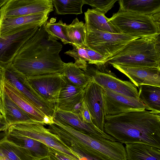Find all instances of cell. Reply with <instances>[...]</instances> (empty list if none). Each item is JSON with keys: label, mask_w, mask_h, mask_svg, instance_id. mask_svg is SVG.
Wrapping results in <instances>:
<instances>
[{"label": "cell", "mask_w": 160, "mask_h": 160, "mask_svg": "<svg viewBox=\"0 0 160 160\" xmlns=\"http://www.w3.org/2000/svg\"><path fill=\"white\" fill-rule=\"evenodd\" d=\"M46 23L23 44L12 62L26 78L62 73L64 62L59 53L62 46L45 31Z\"/></svg>", "instance_id": "cell-1"}, {"label": "cell", "mask_w": 160, "mask_h": 160, "mask_svg": "<svg viewBox=\"0 0 160 160\" xmlns=\"http://www.w3.org/2000/svg\"><path fill=\"white\" fill-rule=\"evenodd\" d=\"M104 131L122 144L142 143L160 148V115L146 110L105 116Z\"/></svg>", "instance_id": "cell-2"}, {"label": "cell", "mask_w": 160, "mask_h": 160, "mask_svg": "<svg viewBox=\"0 0 160 160\" xmlns=\"http://www.w3.org/2000/svg\"><path fill=\"white\" fill-rule=\"evenodd\" d=\"M107 62L111 65L160 68V34L130 42Z\"/></svg>", "instance_id": "cell-3"}, {"label": "cell", "mask_w": 160, "mask_h": 160, "mask_svg": "<svg viewBox=\"0 0 160 160\" xmlns=\"http://www.w3.org/2000/svg\"><path fill=\"white\" fill-rule=\"evenodd\" d=\"M109 21L121 33L136 38L160 34V12L150 16L119 10Z\"/></svg>", "instance_id": "cell-4"}, {"label": "cell", "mask_w": 160, "mask_h": 160, "mask_svg": "<svg viewBox=\"0 0 160 160\" xmlns=\"http://www.w3.org/2000/svg\"><path fill=\"white\" fill-rule=\"evenodd\" d=\"M39 122H19L8 126V128L26 137L37 140L71 160H79L78 155L67 145L62 143L55 135Z\"/></svg>", "instance_id": "cell-5"}, {"label": "cell", "mask_w": 160, "mask_h": 160, "mask_svg": "<svg viewBox=\"0 0 160 160\" xmlns=\"http://www.w3.org/2000/svg\"><path fill=\"white\" fill-rule=\"evenodd\" d=\"M108 64L107 62L98 65L88 64L83 72L86 75L90 78L91 81L103 88L138 99L137 87L130 82L123 80L118 78L108 69Z\"/></svg>", "instance_id": "cell-6"}, {"label": "cell", "mask_w": 160, "mask_h": 160, "mask_svg": "<svg viewBox=\"0 0 160 160\" xmlns=\"http://www.w3.org/2000/svg\"><path fill=\"white\" fill-rule=\"evenodd\" d=\"M137 38L122 33L86 29L85 43L89 48L98 53L108 60L128 43Z\"/></svg>", "instance_id": "cell-7"}, {"label": "cell", "mask_w": 160, "mask_h": 160, "mask_svg": "<svg viewBox=\"0 0 160 160\" xmlns=\"http://www.w3.org/2000/svg\"><path fill=\"white\" fill-rule=\"evenodd\" d=\"M3 68L4 78L32 104L46 116L53 119L54 108L35 93L28 82L26 77L14 67L12 63Z\"/></svg>", "instance_id": "cell-8"}, {"label": "cell", "mask_w": 160, "mask_h": 160, "mask_svg": "<svg viewBox=\"0 0 160 160\" xmlns=\"http://www.w3.org/2000/svg\"><path fill=\"white\" fill-rule=\"evenodd\" d=\"M26 78L35 93L54 108L64 82L62 74H43Z\"/></svg>", "instance_id": "cell-9"}, {"label": "cell", "mask_w": 160, "mask_h": 160, "mask_svg": "<svg viewBox=\"0 0 160 160\" xmlns=\"http://www.w3.org/2000/svg\"><path fill=\"white\" fill-rule=\"evenodd\" d=\"M53 10L52 0H8L0 9V19L49 13Z\"/></svg>", "instance_id": "cell-10"}, {"label": "cell", "mask_w": 160, "mask_h": 160, "mask_svg": "<svg viewBox=\"0 0 160 160\" xmlns=\"http://www.w3.org/2000/svg\"><path fill=\"white\" fill-rule=\"evenodd\" d=\"M83 99L93 123L99 129L104 132L103 89L91 81L84 89Z\"/></svg>", "instance_id": "cell-11"}, {"label": "cell", "mask_w": 160, "mask_h": 160, "mask_svg": "<svg viewBox=\"0 0 160 160\" xmlns=\"http://www.w3.org/2000/svg\"><path fill=\"white\" fill-rule=\"evenodd\" d=\"M41 26H37L11 36L0 37V66L3 68L12 63L21 48Z\"/></svg>", "instance_id": "cell-12"}, {"label": "cell", "mask_w": 160, "mask_h": 160, "mask_svg": "<svg viewBox=\"0 0 160 160\" xmlns=\"http://www.w3.org/2000/svg\"><path fill=\"white\" fill-rule=\"evenodd\" d=\"M49 14L42 13L0 19V37L11 36L37 26H41L47 22Z\"/></svg>", "instance_id": "cell-13"}, {"label": "cell", "mask_w": 160, "mask_h": 160, "mask_svg": "<svg viewBox=\"0 0 160 160\" xmlns=\"http://www.w3.org/2000/svg\"><path fill=\"white\" fill-rule=\"evenodd\" d=\"M103 97L105 116L118 114L130 110H145L144 105L139 99L110 90L103 89Z\"/></svg>", "instance_id": "cell-14"}, {"label": "cell", "mask_w": 160, "mask_h": 160, "mask_svg": "<svg viewBox=\"0 0 160 160\" xmlns=\"http://www.w3.org/2000/svg\"><path fill=\"white\" fill-rule=\"evenodd\" d=\"M111 65L126 75L137 87L141 85L160 87V68Z\"/></svg>", "instance_id": "cell-15"}, {"label": "cell", "mask_w": 160, "mask_h": 160, "mask_svg": "<svg viewBox=\"0 0 160 160\" xmlns=\"http://www.w3.org/2000/svg\"><path fill=\"white\" fill-rule=\"evenodd\" d=\"M4 89L10 98L33 119L44 125L54 123L53 119L46 116L32 104L20 92L3 77Z\"/></svg>", "instance_id": "cell-16"}, {"label": "cell", "mask_w": 160, "mask_h": 160, "mask_svg": "<svg viewBox=\"0 0 160 160\" xmlns=\"http://www.w3.org/2000/svg\"><path fill=\"white\" fill-rule=\"evenodd\" d=\"M53 120L82 132L92 135L115 140L104 132L84 122L78 115L71 112L61 110L55 106Z\"/></svg>", "instance_id": "cell-17"}, {"label": "cell", "mask_w": 160, "mask_h": 160, "mask_svg": "<svg viewBox=\"0 0 160 160\" xmlns=\"http://www.w3.org/2000/svg\"><path fill=\"white\" fill-rule=\"evenodd\" d=\"M63 77L64 82L55 106L62 110L72 112L75 106L83 99L84 89Z\"/></svg>", "instance_id": "cell-18"}, {"label": "cell", "mask_w": 160, "mask_h": 160, "mask_svg": "<svg viewBox=\"0 0 160 160\" xmlns=\"http://www.w3.org/2000/svg\"><path fill=\"white\" fill-rule=\"evenodd\" d=\"M1 99L4 111V118L8 126L17 122H38L33 119L10 98L4 87Z\"/></svg>", "instance_id": "cell-19"}, {"label": "cell", "mask_w": 160, "mask_h": 160, "mask_svg": "<svg viewBox=\"0 0 160 160\" xmlns=\"http://www.w3.org/2000/svg\"><path fill=\"white\" fill-rule=\"evenodd\" d=\"M84 15L85 29H95L114 33H121L109 21V18L97 9H88Z\"/></svg>", "instance_id": "cell-20"}, {"label": "cell", "mask_w": 160, "mask_h": 160, "mask_svg": "<svg viewBox=\"0 0 160 160\" xmlns=\"http://www.w3.org/2000/svg\"><path fill=\"white\" fill-rule=\"evenodd\" d=\"M119 10L130 11L150 16L160 12V0H120Z\"/></svg>", "instance_id": "cell-21"}, {"label": "cell", "mask_w": 160, "mask_h": 160, "mask_svg": "<svg viewBox=\"0 0 160 160\" xmlns=\"http://www.w3.org/2000/svg\"><path fill=\"white\" fill-rule=\"evenodd\" d=\"M127 160H160V148L142 143L126 144Z\"/></svg>", "instance_id": "cell-22"}, {"label": "cell", "mask_w": 160, "mask_h": 160, "mask_svg": "<svg viewBox=\"0 0 160 160\" xmlns=\"http://www.w3.org/2000/svg\"><path fill=\"white\" fill-rule=\"evenodd\" d=\"M138 88V99L144 105L145 109L160 114V87L141 85Z\"/></svg>", "instance_id": "cell-23"}, {"label": "cell", "mask_w": 160, "mask_h": 160, "mask_svg": "<svg viewBox=\"0 0 160 160\" xmlns=\"http://www.w3.org/2000/svg\"><path fill=\"white\" fill-rule=\"evenodd\" d=\"M0 151L10 160H35L30 151L5 135L0 140Z\"/></svg>", "instance_id": "cell-24"}, {"label": "cell", "mask_w": 160, "mask_h": 160, "mask_svg": "<svg viewBox=\"0 0 160 160\" xmlns=\"http://www.w3.org/2000/svg\"><path fill=\"white\" fill-rule=\"evenodd\" d=\"M64 33L72 46L79 48L86 46V29L85 23L75 18L70 24L66 23L63 28Z\"/></svg>", "instance_id": "cell-25"}, {"label": "cell", "mask_w": 160, "mask_h": 160, "mask_svg": "<svg viewBox=\"0 0 160 160\" xmlns=\"http://www.w3.org/2000/svg\"><path fill=\"white\" fill-rule=\"evenodd\" d=\"M62 74L71 82L84 89L91 81L83 71L72 62H64Z\"/></svg>", "instance_id": "cell-26"}, {"label": "cell", "mask_w": 160, "mask_h": 160, "mask_svg": "<svg viewBox=\"0 0 160 160\" xmlns=\"http://www.w3.org/2000/svg\"><path fill=\"white\" fill-rule=\"evenodd\" d=\"M55 12L58 15H78L82 13L83 0H52Z\"/></svg>", "instance_id": "cell-27"}, {"label": "cell", "mask_w": 160, "mask_h": 160, "mask_svg": "<svg viewBox=\"0 0 160 160\" xmlns=\"http://www.w3.org/2000/svg\"><path fill=\"white\" fill-rule=\"evenodd\" d=\"M65 23L61 20L58 22L54 23V20H50L47 22L45 26V29L48 33L56 40H59L64 44L71 43L63 31V28Z\"/></svg>", "instance_id": "cell-28"}, {"label": "cell", "mask_w": 160, "mask_h": 160, "mask_svg": "<svg viewBox=\"0 0 160 160\" xmlns=\"http://www.w3.org/2000/svg\"><path fill=\"white\" fill-rule=\"evenodd\" d=\"M84 4H88L105 14L113 6L118 0H83Z\"/></svg>", "instance_id": "cell-29"}, {"label": "cell", "mask_w": 160, "mask_h": 160, "mask_svg": "<svg viewBox=\"0 0 160 160\" xmlns=\"http://www.w3.org/2000/svg\"><path fill=\"white\" fill-rule=\"evenodd\" d=\"M78 116L84 122L92 126L96 127L92 122L90 114L86 107L84 102L80 110L79 115Z\"/></svg>", "instance_id": "cell-30"}, {"label": "cell", "mask_w": 160, "mask_h": 160, "mask_svg": "<svg viewBox=\"0 0 160 160\" xmlns=\"http://www.w3.org/2000/svg\"><path fill=\"white\" fill-rule=\"evenodd\" d=\"M70 148L78 155L79 157V160H102L91 156L82 151L76 148L71 147Z\"/></svg>", "instance_id": "cell-31"}, {"label": "cell", "mask_w": 160, "mask_h": 160, "mask_svg": "<svg viewBox=\"0 0 160 160\" xmlns=\"http://www.w3.org/2000/svg\"><path fill=\"white\" fill-rule=\"evenodd\" d=\"M48 150V152L49 155L56 160H71L51 148H49Z\"/></svg>", "instance_id": "cell-32"}, {"label": "cell", "mask_w": 160, "mask_h": 160, "mask_svg": "<svg viewBox=\"0 0 160 160\" xmlns=\"http://www.w3.org/2000/svg\"><path fill=\"white\" fill-rule=\"evenodd\" d=\"M3 69L0 66V98L1 99L2 93L3 88Z\"/></svg>", "instance_id": "cell-33"}, {"label": "cell", "mask_w": 160, "mask_h": 160, "mask_svg": "<svg viewBox=\"0 0 160 160\" xmlns=\"http://www.w3.org/2000/svg\"><path fill=\"white\" fill-rule=\"evenodd\" d=\"M8 125L6 122L5 119L0 120V130L5 131L8 128Z\"/></svg>", "instance_id": "cell-34"}, {"label": "cell", "mask_w": 160, "mask_h": 160, "mask_svg": "<svg viewBox=\"0 0 160 160\" xmlns=\"http://www.w3.org/2000/svg\"><path fill=\"white\" fill-rule=\"evenodd\" d=\"M0 160H10L6 156L0 151Z\"/></svg>", "instance_id": "cell-35"}, {"label": "cell", "mask_w": 160, "mask_h": 160, "mask_svg": "<svg viewBox=\"0 0 160 160\" xmlns=\"http://www.w3.org/2000/svg\"><path fill=\"white\" fill-rule=\"evenodd\" d=\"M0 112L4 117V113L1 99L0 98Z\"/></svg>", "instance_id": "cell-36"}, {"label": "cell", "mask_w": 160, "mask_h": 160, "mask_svg": "<svg viewBox=\"0 0 160 160\" xmlns=\"http://www.w3.org/2000/svg\"><path fill=\"white\" fill-rule=\"evenodd\" d=\"M8 0H0V8L4 6L8 2Z\"/></svg>", "instance_id": "cell-37"}, {"label": "cell", "mask_w": 160, "mask_h": 160, "mask_svg": "<svg viewBox=\"0 0 160 160\" xmlns=\"http://www.w3.org/2000/svg\"><path fill=\"white\" fill-rule=\"evenodd\" d=\"M4 119V118L3 116L0 112V120H2Z\"/></svg>", "instance_id": "cell-38"}, {"label": "cell", "mask_w": 160, "mask_h": 160, "mask_svg": "<svg viewBox=\"0 0 160 160\" xmlns=\"http://www.w3.org/2000/svg\"><path fill=\"white\" fill-rule=\"evenodd\" d=\"M1 131L0 130V132H1Z\"/></svg>", "instance_id": "cell-39"}]
</instances>
